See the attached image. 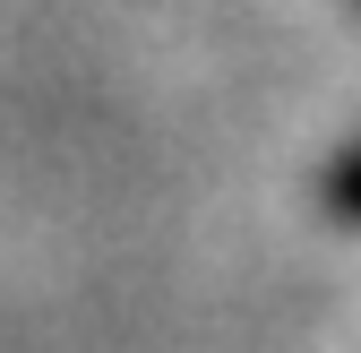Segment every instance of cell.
Segmentation results:
<instances>
[{
	"instance_id": "6da1fadb",
	"label": "cell",
	"mask_w": 361,
	"mask_h": 353,
	"mask_svg": "<svg viewBox=\"0 0 361 353\" xmlns=\"http://www.w3.org/2000/svg\"><path fill=\"white\" fill-rule=\"evenodd\" d=\"M319 198H327V215H344V225H361V147H344V155L327 164Z\"/></svg>"
}]
</instances>
